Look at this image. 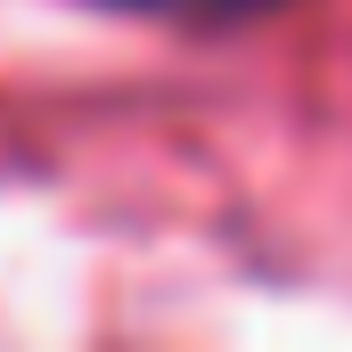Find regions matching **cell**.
Here are the masks:
<instances>
[{
  "label": "cell",
  "instance_id": "obj_1",
  "mask_svg": "<svg viewBox=\"0 0 352 352\" xmlns=\"http://www.w3.org/2000/svg\"><path fill=\"white\" fill-rule=\"evenodd\" d=\"M115 16H156V25H246V16H270L287 0H98Z\"/></svg>",
  "mask_w": 352,
  "mask_h": 352
}]
</instances>
